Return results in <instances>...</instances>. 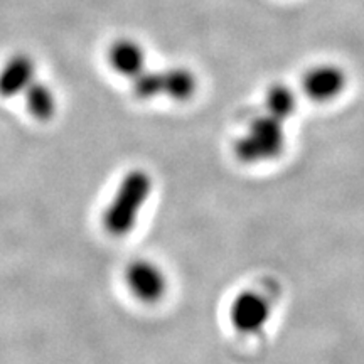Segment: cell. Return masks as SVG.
I'll list each match as a JSON object with an SVG mask.
<instances>
[{
  "label": "cell",
  "instance_id": "cell-9",
  "mask_svg": "<svg viewBox=\"0 0 364 364\" xmlns=\"http://www.w3.org/2000/svg\"><path fill=\"white\" fill-rule=\"evenodd\" d=\"M26 100L27 112L31 113L38 120H49L54 113H56V95L43 81L36 80L22 95Z\"/></svg>",
  "mask_w": 364,
  "mask_h": 364
},
{
  "label": "cell",
  "instance_id": "cell-2",
  "mask_svg": "<svg viewBox=\"0 0 364 364\" xmlns=\"http://www.w3.org/2000/svg\"><path fill=\"white\" fill-rule=\"evenodd\" d=\"M284 147V122L265 113L253 118L248 130L236 140L235 154L245 164H262L279 157Z\"/></svg>",
  "mask_w": 364,
  "mask_h": 364
},
{
  "label": "cell",
  "instance_id": "cell-10",
  "mask_svg": "<svg viewBox=\"0 0 364 364\" xmlns=\"http://www.w3.org/2000/svg\"><path fill=\"white\" fill-rule=\"evenodd\" d=\"M297 100L294 97V91L285 85H273L268 90L265 98V108L268 115L279 118V120L285 122L287 118L292 115L295 110Z\"/></svg>",
  "mask_w": 364,
  "mask_h": 364
},
{
  "label": "cell",
  "instance_id": "cell-1",
  "mask_svg": "<svg viewBox=\"0 0 364 364\" xmlns=\"http://www.w3.org/2000/svg\"><path fill=\"white\" fill-rule=\"evenodd\" d=\"M152 191V179L142 169L130 171L118 186L110 206L103 213V226L113 236L130 233Z\"/></svg>",
  "mask_w": 364,
  "mask_h": 364
},
{
  "label": "cell",
  "instance_id": "cell-3",
  "mask_svg": "<svg viewBox=\"0 0 364 364\" xmlns=\"http://www.w3.org/2000/svg\"><path fill=\"white\" fill-rule=\"evenodd\" d=\"M272 304L267 295L255 290L238 294L231 304V324L241 334H257L270 322Z\"/></svg>",
  "mask_w": 364,
  "mask_h": 364
},
{
  "label": "cell",
  "instance_id": "cell-8",
  "mask_svg": "<svg viewBox=\"0 0 364 364\" xmlns=\"http://www.w3.org/2000/svg\"><path fill=\"white\" fill-rule=\"evenodd\" d=\"M198 81L194 73L186 68H167L161 71V97H169L176 102H186L196 93Z\"/></svg>",
  "mask_w": 364,
  "mask_h": 364
},
{
  "label": "cell",
  "instance_id": "cell-4",
  "mask_svg": "<svg viewBox=\"0 0 364 364\" xmlns=\"http://www.w3.org/2000/svg\"><path fill=\"white\" fill-rule=\"evenodd\" d=\"M127 284L139 300L156 304L167 290V279L164 272L152 262L139 260L127 268Z\"/></svg>",
  "mask_w": 364,
  "mask_h": 364
},
{
  "label": "cell",
  "instance_id": "cell-6",
  "mask_svg": "<svg viewBox=\"0 0 364 364\" xmlns=\"http://www.w3.org/2000/svg\"><path fill=\"white\" fill-rule=\"evenodd\" d=\"M108 61H110L113 71L130 80H135L136 76L142 75L147 70V65H145L147 58H145L142 44L129 38L117 39L110 46Z\"/></svg>",
  "mask_w": 364,
  "mask_h": 364
},
{
  "label": "cell",
  "instance_id": "cell-5",
  "mask_svg": "<svg viewBox=\"0 0 364 364\" xmlns=\"http://www.w3.org/2000/svg\"><path fill=\"white\" fill-rule=\"evenodd\" d=\"M36 81V63L26 53L12 54L0 68V97L12 98L24 95Z\"/></svg>",
  "mask_w": 364,
  "mask_h": 364
},
{
  "label": "cell",
  "instance_id": "cell-7",
  "mask_svg": "<svg viewBox=\"0 0 364 364\" xmlns=\"http://www.w3.org/2000/svg\"><path fill=\"white\" fill-rule=\"evenodd\" d=\"M346 76L339 68L326 65L311 70L304 78V90L307 97L317 102H329L343 91Z\"/></svg>",
  "mask_w": 364,
  "mask_h": 364
}]
</instances>
